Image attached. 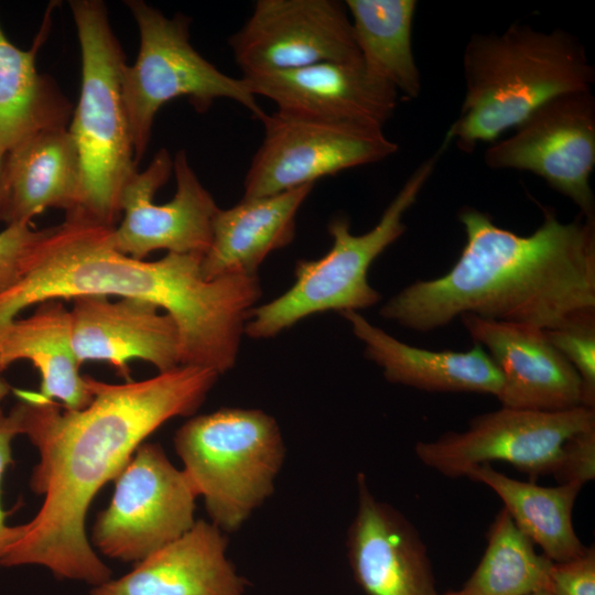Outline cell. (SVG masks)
<instances>
[{
    "mask_svg": "<svg viewBox=\"0 0 595 595\" xmlns=\"http://www.w3.org/2000/svg\"><path fill=\"white\" fill-rule=\"evenodd\" d=\"M212 369L178 366L139 381L109 383L86 376L91 392L68 410L36 391L15 389L20 434L39 452L31 489L44 497L0 566L41 565L56 577L98 586L111 570L86 536L88 507L115 480L136 450L162 424L195 413L218 379Z\"/></svg>",
    "mask_w": 595,
    "mask_h": 595,
    "instance_id": "1",
    "label": "cell"
},
{
    "mask_svg": "<svg viewBox=\"0 0 595 595\" xmlns=\"http://www.w3.org/2000/svg\"><path fill=\"white\" fill-rule=\"evenodd\" d=\"M110 226L79 210L50 228L35 245L25 274L0 294V328L48 300L119 296L169 314L180 336V363L221 375L235 366L251 310L261 298L258 275L207 280L203 256L167 252L154 261L118 251Z\"/></svg>",
    "mask_w": 595,
    "mask_h": 595,
    "instance_id": "2",
    "label": "cell"
},
{
    "mask_svg": "<svg viewBox=\"0 0 595 595\" xmlns=\"http://www.w3.org/2000/svg\"><path fill=\"white\" fill-rule=\"evenodd\" d=\"M458 220L466 240L454 266L402 289L380 309L383 318L416 332L464 314L550 329L595 311V218L563 223L544 208L528 236L473 207L462 208Z\"/></svg>",
    "mask_w": 595,
    "mask_h": 595,
    "instance_id": "3",
    "label": "cell"
},
{
    "mask_svg": "<svg viewBox=\"0 0 595 595\" xmlns=\"http://www.w3.org/2000/svg\"><path fill=\"white\" fill-rule=\"evenodd\" d=\"M465 94L445 138L470 153L513 129L547 101L592 90L595 69L571 33L512 23L501 33H477L463 54Z\"/></svg>",
    "mask_w": 595,
    "mask_h": 595,
    "instance_id": "4",
    "label": "cell"
},
{
    "mask_svg": "<svg viewBox=\"0 0 595 595\" xmlns=\"http://www.w3.org/2000/svg\"><path fill=\"white\" fill-rule=\"evenodd\" d=\"M69 7L82 52L80 96L69 128L82 169L76 210L115 227L122 191L137 172L121 90L125 55L102 1L72 0Z\"/></svg>",
    "mask_w": 595,
    "mask_h": 595,
    "instance_id": "5",
    "label": "cell"
},
{
    "mask_svg": "<svg viewBox=\"0 0 595 595\" xmlns=\"http://www.w3.org/2000/svg\"><path fill=\"white\" fill-rule=\"evenodd\" d=\"M444 138L439 149L407 178L397 195L369 231L354 235L346 217H334L328 224L332 247L315 260H299L294 284L282 295L255 306L245 326L251 338H269L304 317L325 311H358L381 299L368 282L371 263L404 232V214L416 202L448 148Z\"/></svg>",
    "mask_w": 595,
    "mask_h": 595,
    "instance_id": "6",
    "label": "cell"
},
{
    "mask_svg": "<svg viewBox=\"0 0 595 595\" xmlns=\"http://www.w3.org/2000/svg\"><path fill=\"white\" fill-rule=\"evenodd\" d=\"M174 447L223 532L238 530L272 495L285 453L271 415L239 408L191 418L176 431Z\"/></svg>",
    "mask_w": 595,
    "mask_h": 595,
    "instance_id": "7",
    "label": "cell"
},
{
    "mask_svg": "<svg viewBox=\"0 0 595 595\" xmlns=\"http://www.w3.org/2000/svg\"><path fill=\"white\" fill-rule=\"evenodd\" d=\"M140 32L136 62L125 65L121 90L130 127L136 164L147 151L154 117L166 102L187 97L193 107L207 111L219 98L231 99L260 120L267 112L257 102L248 82L220 72L190 42V19L165 17L141 0H128Z\"/></svg>",
    "mask_w": 595,
    "mask_h": 595,
    "instance_id": "8",
    "label": "cell"
},
{
    "mask_svg": "<svg viewBox=\"0 0 595 595\" xmlns=\"http://www.w3.org/2000/svg\"><path fill=\"white\" fill-rule=\"evenodd\" d=\"M109 506L94 524L91 541L106 556L138 563L175 541L195 523L198 496L163 448L142 443L115 479Z\"/></svg>",
    "mask_w": 595,
    "mask_h": 595,
    "instance_id": "9",
    "label": "cell"
},
{
    "mask_svg": "<svg viewBox=\"0 0 595 595\" xmlns=\"http://www.w3.org/2000/svg\"><path fill=\"white\" fill-rule=\"evenodd\" d=\"M244 180L245 198L315 184L323 176L380 162L398 151L381 127L273 111Z\"/></svg>",
    "mask_w": 595,
    "mask_h": 595,
    "instance_id": "10",
    "label": "cell"
},
{
    "mask_svg": "<svg viewBox=\"0 0 595 595\" xmlns=\"http://www.w3.org/2000/svg\"><path fill=\"white\" fill-rule=\"evenodd\" d=\"M122 219L110 231L111 245L136 259L152 251L204 256L219 207L188 163L184 150L171 158L161 149L121 194Z\"/></svg>",
    "mask_w": 595,
    "mask_h": 595,
    "instance_id": "11",
    "label": "cell"
},
{
    "mask_svg": "<svg viewBox=\"0 0 595 595\" xmlns=\"http://www.w3.org/2000/svg\"><path fill=\"white\" fill-rule=\"evenodd\" d=\"M594 428V408L536 411L501 407L474 418L464 432L418 442L414 452L425 466L451 478L466 477L473 468L491 462L509 463L531 477L554 475L565 442Z\"/></svg>",
    "mask_w": 595,
    "mask_h": 595,
    "instance_id": "12",
    "label": "cell"
},
{
    "mask_svg": "<svg viewBox=\"0 0 595 595\" xmlns=\"http://www.w3.org/2000/svg\"><path fill=\"white\" fill-rule=\"evenodd\" d=\"M494 170L533 173L595 218L591 175L595 166V98L592 90L558 96L495 141L484 153Z\"/></svg>",
    "mask_w": 595,
    "mask_h": 595,
    "instance_id": "13",
    "label": "cell"
},
{
    "mask_svg": "<svg viewBox=\"0 0 595 595\" xmlns=\"http://www.w3.org/2000/svg\"><path fill=\"white\" fill-rule=\"evenodd\" d=\"M228 43L242 74L361 61L347 8L337 0H258Z\"/></svg>",
    "mask_w": 595,
    "mask_h": 595,
    "instance_id": "14",
    "label": "cell"
},
{
    "mask_svg": "<svg viewBox=\"0 0 595 595\" xmlns=\"http://www.w3.org/2000/svg\"><path fill=\"white\" fill-rule=\"evenodd\" d=\"M462 323L497 366L502 407L561 411L583 405V385L571 364L552 346L544 329L473 314ZM584 407V405H583Z\"/></svg>",
    "mask_w": 595,
    "mask_h": 595,
    "instance_id": "15",
    "label": "cell"
},
{
    "mask_svg": "<svg viewBox=\"0 0 595 595\" xmlns=\"http://www.w3.org/2000/svg\"><path fill=\"white\" fill-rule=\"evenodd\" d=\"M256 96L277 110L383 128L398 106V91L369 73L363 62H324L286 71L241 75Z\"/></svg>",
    "mask_w": 595,
    "mask_h": 595,
    "instance_id": "16",
    "label": "cell"
},
{
    "mask_svg": "<svg viewBox=\"0 0 595 595\" xmlns=\"http://www.w3.org/2000/svg\"><path fill=\"white\" fill-rule=\"evenodd\" d=\"M161 311L134 299H73L72 339L79 363L106 361L126 380L131 379L129 363L134 359L151 364L159 372L181 366L177 326Z\"/></svg>",
    "mask_w": 595,
    "mask_h": 595,
    "instance_id": "17",
    "label": "cell"
},
{
    "mask_svg": "<svg viewBox=\"0 0 595 595\" xmlns=\"http://www.w3.org/2000/svg\"><path fill=\"white\" fill-rule=\"evenodd\" d=\"M357 488L347 555L359 586L368 595H442L414 526L391 505L375 498L363 473L357 475Z\"/></svg>",
    "mask_w": 595,
    "mask_h": 595,
    "instance_id": "18",
    "label": "cell"
},
{
    "mask_svg": "<svg viewBox=\"0 0 595 595\" xmlns=\"http://www.w3.org/2000/svg\"><path fill=\"white\" fill-rule=\"evenodd\" d=\"M227 544L217 526L196 520L128 574L94 586L90 595H245L247 582L227 559Z\"/></svg>",
    "mask_w": 595,
    "mask_h": 595,
    "instance_id": "19",
    "label": "cell"
},
{
    "mask_svg": "<svg viewBox=\"0 0 595 595\" xmlns=\"http://www.w3.org/2000/svg\"><path fill=\"white\" fill-rule=\"evenodd\" d=\"M342 315L365 345L368 359L393 383L435 392H476L498 396L502 378L485 349L431 350L408 345L372 325L356 311Z\"/></svg>",
    "mask_w": 595,
    "mask_h": 595,
    "instance_id": "20",
    "label": "cell"
},
{
    "mask_svg": "<svg viewBox=\"0 0 595 595\" xmlns=\"http://www.w3.org/2000/svg\"><path fill=\"white\" fill-rule=\"evenodd\" d=\"M315 184L269 196L245 198L215 215L209 248L201 261L205 279L257 275L272 251L292 242L296 214Z\"/></svg>",
    "mask_w": 595,
    "mask_h": 595,
    "instance_id": "21",
    "label": "cell"
},
{
    "mask_svg": "<svg viewBox=\"0 0 595 595\" xmlns=\"http://www.w3.org/2000/svg\"><path fill=\"white\" fill-rule=\"evenodd\" d=\"M26 317L0 328V370L19 360L30 361L41 376L36 393L65 409L79 410L91 400L86 376L72 339L71 314L62 300L35 305Z\"/></svg>",
    "mask_w": 595,
    "mask_h": 595,
    "instance_id": "22",
    "label": "cell"
},
{
    "mask_svg": "<svg viewBox=\"0 0 595 595\" xmlns=\"http://www.w3.org/2000/svg\"><path fill=\"white\" fill-rule=\"evenodd\" d=\"M6 172L10 194L7 225L31 223L47 208L68 214L80 206V161L66 127L37 132L8 151Z\"/></svg>",
    "mask_w": 595,
    "mask_h": 595,
    "instance_id": "23",
    "label": "cell"
},
{
    "mask_svg": "<svg viewBox=\"0 0 595 595\" xmlns=\"http://www.w3.org/2000/svg\"><path fill=\"white\" fill-rule=\"evenodd\" d=\"M48 13L28 51L13 45L0 26V148L7 152L37 132L65 127L69 118L71 104L35 67Z\"/></svg>",
    "mask_w": 595,
    "mask_h": 595,
    "instance_id": "24",
    "label": "cell"
},
{
    "mask_svg": "<svg viewBox=\"0 0 595 595\" xmlns=\"http://www.w3.org/2000/svg\"><path fill=\"white\" fill-rule=\"evenodd\" d=\"M466 477L496 493L517 528L552 562H564L586 551L572 520L583 486L566 483L543 487L508 477L490 464L473 468Z\"/></svg>",
    "mask_w": 595,
    "mask_h": 595,
    "instance_id": "25",
    "label": "cell"
},
{
    "mask_svg": "<svg viewBox=\"0 0 595 595\" xmlns=\"http://www.w3.org/2000/svg\"><path fill=\"white\" fill-rule=\"evenodd\" d=\"M344 3L366 69L399 95L416 98L421 91V76L412 48L416 1L346 0Z\"/></svg>",
    "mask_w": 595,
    "mask_h": 595,
    "instance_id": "26",
    "label": "cell"
},
{
    "mask_svg": "<svg viewBox=\"0 0 595 595\" xmlns=\"http://www.w3.org/2000/svg\"><path fill=\"white\" fill-rule=\"evenodd\" d=\"M552 563L536 552L502 508L489 527L486 550L472 576L462 588L442 595H529L549 589Z\"/></svg>",
    "mask_w": 595,
    "mask_h": 595,
    "instance_id": "27",
    "label": "cell"
},
{
    "mask_svg": "<svg viewBox=\"0 0 595 595\" xmlns=\"http://www.w3.org/2000/svg\"><path fill=\"white\" fill-rule=\"evenodd\" d=\"M552 346L571 364L583 385V405L595 407V311L572 315L544 329Z\"/></svg>",
    "mask_w": 595,
    "mask_h": 595,
    "instance_id": "28",
    "label": "cell"
},
{
    "mask_svg": "<svg viewBox=\"0 0 595 595\" xmlns=\"http://www.w3.org/2000/svg\"><path fill=\"white\" fill-rule=\"evenodd\" d=\"M43 234L44 229H33L31 223L10 224L0 231V294L23 278L32 251Z\"/></svg>",
    "mask_w": 595,
    "mask_h": 595,
    "instance_id": "29",
    "label": "cell"
},
{
    "mask_svg": "<svg viewBox=\"0 0 595 595\" xmlns=\"http://www.w3.org/2000/svg\"><path fill=\"white\" fill-rule=\"evenodd\" d=\"M553 595H595L594 547L564 562H553L549 575Z\"/></svg>",
    "mask_w": 595,
    "mask_h": 595,
    "instance_id": "30",
    "label": "cell"
},
{
    "mask_svg": "<svg viewBox=\"0 0 595 595\" xmlns=\"http://www.w3.org/2000/svg\"><path fill=\"white\" fill-rule=\"evenodd\" d=\"M560 484L583 486L595 477V428L578 432L564 444L559 467L553 475Z\"/></svg>",
    "mask_w": 595,
    "mask_h": 595,
    "instance_id": "31",
    "label": "cell"
},
{
    "mask_svg": "<svg viewBox=\"0 0 595 595\" xmlns=\"http://www.w3.org/2000/svg\"><path fill=\"white\" fill-rule=\"evenodd\" d=\"M20 434L18 416L13 409L8 414L0 415V483L8 465L13 463L11 442ZM24 524L10 527L6 523L4 512L0 506V562L7 551L23 534Z\"/></svg>",
    "mask_w": 595,
    "mask_h": 595,
    "instance_id": "32",
    "label": "cell"
},
{
    "mask_svg": "<svg viewBox=\"0 0 595 595\" xmlns=\"http://www.w3.org/2000/svg\"><path fill=\"white\" fill-rule=\"evenodd\" d=\"M7 151L0 148V221H7L10 204L9 186L7 181Z\"/></svg>",
    "mask_w": 595,
    "mask_h": 595,
    "instance_id": "33",
    "label": "cell"
},
{
    "mask_svg": "<svg viewBox=\"0 0 595 595\" xmlns=\"http://www.w3.org/2000/svg\"><path fill=\"white\" fill-rule=\"evenodd\" d=\"M11 390V387L7 379L3 376V371L0 370V404L4 400V398L9 394ZM2 414V411L0 409V415Z\"/></svg>",
    "mask_w": 595,
    "mask_h": 595,
    "instance_id": "34",
    "label": "cell"
},
{
    "mask_svg": "<svg viewBox=\"0 0 595 595\" xmlns=\"http://www.w3.org/2000/svg\"><path fill=\"white\" fill-rule=\"evenodd\" d=\"M529 595H553L548 588L536 591Z\"/></svg>",
    "mask_w": 595,
    "mask_h": 595,
    "instance_id": "35",
    "label": "cell"
}]
</instances>
